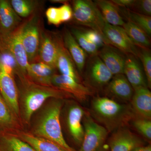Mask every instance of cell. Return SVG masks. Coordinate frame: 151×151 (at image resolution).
I'll return each instance as SVG.
<instances>
[{
  "label": "cell",
  "mask_w": 151,
  "mask_h": 151,
  "mask_svg": "<svg viewBox=\"0 0 151 151\" xmlns=\"http://www.w3.org/2000/svg\"><path fill=\"white\" fill-rule=\"evenodd\" d=\"M97 55L113 76L124 74L127 54L115 47L105 45Z\"/></svg>",
  "instance_id": "4fadbf2b"
},
{
  "label": "cell",
  "mask_w": 151,
  "mask_h": 151,
  "mask_svg": "<svg viewBox=\"0 0 151 151\" xmlns=\"http://www.w3.org/2000/svg\"><path fill=\"white\" fill-rule=\"evenodd\" d=\"M139 59L142 63L143 69L149 88L151 86V54L150 49L139 48Z\"/></svg>",
  "instance_id": "1f68e13d"
},
{
  "label": "cell",
  "mask_w": 151,
  "mask_h": 151,
  "mask_svg": "<svg viewBox=\"0 0 151 151\" xmlns=\"http://www.w3.org/2000/svg\"><path fill=\"white\" fill-rule=\"evenodd\" d=\"M21 38L29 63L34 61L38 53L40 43L37 19L32 18L21 25Z\"/></svg>",
  "instance_id": "ba28073f"
},
{
  "label": "cell",
  "mask_w": 151,
  "mask_h": 151,
  "mask_svg": "<svg viewBox=\"0 0 151 151\" xmlns=\"http://www.w3.org/2000/svg\"><path fill=\"white\" fill-rule=\"evenodd\" d=\"M46 16L48 22L50 24L58 26L62 23L59 7L49 8L46 12Z\"/></svg>",
  "instance_id": "d590c367"
},
{
  "label": "cell",
  "mask_w": 151,
  "mask_h": 151,
  "mask_svg": "<svg viewBox=\"0 0 151 151\" xmlns=\"http://www.w3.org/2000/svg\"><path fill=\"white\" fill-rule=\"evenodd\" d=\"M14 134L37 151H69L53 141L37 137L29 132L22 130Z\"/></svg>",
  "instance_id": "ffe728a7"
},
{
  "label": "cell",
  "mask_w": 151,
  "mask_h": 151,
  "mask_svg": "<svg viewBox=\"0 0 151 151\" xmlns=\"http://www.w3.org/2000/svg\"><path fill=\"white\" fill-rule=\"evenodd\" d=\"M61 22L69 21L73 16V10L69 5L66 3L59 7Z\"/></svg>",
  "instance_id": "8d00e7d4"
},
{
  "label": "cell",
  "mask_w": 151,
  "mask_h": 151,
  "mask_svg": "<svg viewBox=\"0 0 151 151\" xmlns=\"http://www.w3.org/2000/svg\"><path fill=\"white\" fill-rule=\"evenodd\" d=\"M103 34L108 45L115 47L126 54H131L139 58V48L136 46L122 27L106 23Z\"/></svg>",
  "instance_id": "8992f818"
},
{
  "label": "cell",
  "mask_w": 151,
  "mask_h": 151,
  "mask_svg": "<svg viewBox=\"0 0 151 151\" xmlns=\"http://www.w3.org/2000/svg\"><path fill=\"white\" fill-rule=\"evenodd\" d=\"M71 33L79 46L86 54L89 55L90 56L98 54L100 49L86 37L83 29L74 28L71 29Z\"/></svg>",
  "instance_id": "f546056e"
},
{
  "label": "cell",
  "mask_w": 151,
  "mask_h": 151,
  "mask_svg": "<svg viewBox=\"0 0 151 151\" xmlns=\"http://www.w3.org/2000/svg\"><path fill=\"white\" fill-rule=\"evenodd\" d=\"M85 112L78 104L73 103L68 110L66 122L68 131L73 142L80 147L84 136L82 121Z\"/></svg>",
  "instance_id": "5bb4252c"
},
{
  "label": "cell",
  "mask_w": 151,
  "mask_h": 151,
  "mask_svg": "<svg viewBox=\"0 0 151 151\" xmlns=\"http://www.w3.org/2000/svg\"><path fill=\"white\" fill-rule=\"evenodd\" d=\"M23 130V124L0 93V131L14 133Z\"/></svg>",
  "instance_id": "7402d4cb"
},
{
  "label": "cell",
  "mask_w": 151,
  "mask_h": 151,
  "mask_svg": "<svg viewBox=\"0 0 151 151\" xmlns=\"http://www.w3.org/2000/svg\"><path fill=\"white\" fill-rule=\"evenodd\" d=\"M50 99L34 124L30 133L37 137L53 141L69 151H77L66 142L62 131L60 115L64 100Z\"/></svg>",
  "instance_id": "7a4b0ae2"
},
{
  "label": "cell",
  "mask_w": 151,
  "mask_h": 151,
  "mask_svg": "<svg viewBox=\"0 0 151 151\" xmlns=\"http://www.w3.org/2000/svg\"><path fill=\"white\" fill-rule=\"evenodd\" d=\"M55 40L58 49L56 68L58 69L61 75L69 76L80 83L81 78L78 70L70 54L64 46L63 40L59 37H55Z\"/></svg>",
  "instance_id": "9a60e30c"
},
{
  "label": "cell",
  "mask_w": 151,
  "mask_h": 151,
  "mask_svg": "<svg viewBox=\"0 0 151 151\" xmlns=\"http://www.w3.org/2000/svg\"><path fill=\"white\" fill-rule=\"evenodd\" d=\"M0 151H37L11 132L0 131Z\"/></svg>",
  "instance_id": "484cf974"
},
{
  "label": "cell",
  "mask_w": 151,
  "mask_h": 151,
  "mask_svg": "<svg viewBox=\"0 0 151 151\" xmlns=\"http://www.w3.org/2000/svg\"><path fill=\"white\" fill-rule=\"evenodd\" d=\"M21 32V25L10 34L1 37V41L13 55L22 73L27 76L29 63L22 42Z\"/></svg>",
  "instance_id": "30bf717a"
},
{
  "label": "cell",
  "mask_w": 151,
  "mask_h": 151,
  "mask_svg": "<svg viewBox=\"0 0 151 151\" xmlns=\"http://www.w3.org/2000/svg\"><path fill=\"white\" fill-rule=\"evenodd\" d=\"M132 151H151V146L150 145H145L136 148Z\"/></svg>",
  "instance_id": "f35d334b"
},
{
  "label": "cell",
  "mask_w": 151,
  "mask_h": 151,
  "mask_svg": "<svg viewBox=\"0 0 151 151\" xmlns=\"http://www.w3.org/2000/svg\"><path fill=\"white\" fill-rule=\"evenodd\" d=\"M56 69L42 62L32 63L28 68L27 76L36 84L52 86V79L56 73Z\"/></svg>",
  "instance_id": "d6986e66"
},
{
  "label": "cell",
  "mask_w": 151,
  "mask_h": 151,
  "mask_svg": "<svg viewBox=\"0 0 151 151\" xmlns=\"http://www.w3.org/2000/svg\"><path fill=\"white\" fill-rule=\"evenodd\" d=\"M84 34L92 43L96 45L100 49L106 43L105 39L99 33L92 29H84Z\"/></svg>",
  "instance_id": "e575fe53"
},
{
  "label": "cell",
  "mask_w": 151,
  "mask_h": 151,
  "mask_svg": "<svg viewBox=\"0 0 151 151\" xmlns=\"http://www.w3.org/2000/svg\"><path fill=\"white\" fill-rule=\"evenodd\" d=\"M133 125L140 134L149 141H151V120L137 117L133 120Z\"/></svg>",
  "instance_id": "d6a6232c"
},
{
  "label": "cell",
  "mask_w": 151,
  "mask_h": 151,
  "mask_svg": "<svg viewBox=\"0 0 151 151\" xmlns=\"http://www.w3.org/2000/svg\"><path fill=\"white\" fill-rule=\"evenodd\" d=\"M1 31H0V40H1Z\"/></svg>",
  "instance_id": "60d3db41"
},
{
  "label": "cell",
  "mask_w": 151,
  "mask_h": 151,
  "mask_svg": "<svg viewBox=\"0 0 151 151\" xmlns=\"http://www.w3.org/2000/svg\"><path fill=\"white\" fill-rule=\"evenodd\" d=\"M20 17L17 14L10 2L0 0V31L1 37L10 34L19 27Z\"/></svg>",
  "instance_id": "ac0fdd59"
},
{
  "label": "cell",
  "mask_w": 151,
  "mask_h": 151,
  "mask_svg": "<svg viewBox=\"0 0 151 151\" xmlns=\"http://www.w3.org/2000/svg\"><path fill=\"white\" fill-rule=\"evenodd\" d=\"M98 151H109L108 145H104Z\"/></svg>",
  "instance_id": "ab89813d"
},
{
  "label": "cell",
  "mask_w": 151,
  "mask_h": 151,
  "mask_svg": "<svg viewBox=\"0 0 151 151\" xmlns=\"http://www.w3.org/2000/svg\"><path fill=\"white\" fill-rule=\"evenodd\" d=\"M131 101L132 111L137 117L151 120V92L147 86L135 89Z\"/></svg>",
  "instance_id": "e0dca14e"
},
{
  "label": "cell",
  "mask_w": 151,
  "mask_h": 151,
  "mask_svg": "<svg viewBox=\"0 0 151 151\" xmlns=\"http://www.w3.org/2000/svg\"><path fill=\"white\" fill-rule=\"evenodd\" d=\"M0 93L14 114L21 121L18 88L14 77L0 68Z\"/></svg>",
  "instance_id": "9c48e42d"
},
{
  "label": "cell",
  "mask_w": 151,
  "mask_h": 151,
  "mask_svg": "<svg viewBox=\"0 0 151 151\" xmlns=\"http://www.w3.org/2000/svg\"><path fill=\"white\" fill-rule=\"evenodd\" d=\"M73 6V17L75 21L99 33L107 44L103 34L107 22L95 3L90 0H75Z\"/></svg>",
  "instance_id": "277c9868"
},
{
  "label": "cell",
  "mask_w": 151,
  "mask_h": 151,
  "mask_svg": "<svg viewBox=\"0 0 151 151\" xmlns=\"http://www.w3.org/2000/svg\"><path fill=\"white\" fill-rule=\"evenodd\" d=\"M124 74L134 90L142 86H147L142 66L137 57L127 54Z\"/></svg>",
  "instance_id": "2e32d148"
},
{
  "label": "cell",
  "mask_w": 151,
  "mask_h": 151,
  "mask_svg": "<svg viewBox=\"0 0 151 151\" xmlns=\"http://www.w3.org/2000/svg\"><path fill=\"white\" fill-rule=\"evenodd\" d=\"M84 68L87 81L96 88H101L108 84L113 76L97 55L90 56Z\"/></svg>",
  "instance_id": "52a82bcc"
},
{
  "label": "cell",
  "mask_w": 151,
  "mask_h": 151,
  "mask_svg": "<svg viewBox=\"0 0 151 151\" xmlns=\"http://www.w3.org/2000/svg\"><path fill=\"white\" fill-rule=\"evenodd\" d=\"M92 111L95 118L108 131L123 125L133 116L132 108L106 97L94 98L92 103Z\"/></svg>",
  "instance_id": "3957f363"
},
{
  "label": "cell",
  "mask_w": 151,
  "mask_h": 151,
  "mask_svg": "<svg viewBox=\"0 0 151 151\" xmlns=\"http://www.w3.org/2000/svg\"><path fill=\"white\" fill-rule=\"evenodd\" d=\"M122 15L126 17L129 21L132 22L140 28L150 37L151 35V17L134 12L128 9L119 7Z\"/></svg>",
  "instance_id": "f1b7e54d"
},
{
  "label": "cell",
  "mask_w": 151,
  "mask_h": 151,
  "mask_svg": "<svg viewBox=\"0 0 151 151\" xmlns=\"http://www.w3.org/2000/svg\"><path fill=\"white\" fill-rule=\"evenodd\" d=\"M145 143L128 129L121 128L112 135L108 145L109 151H132Z\"/></svg>",
  "instance_id": "8fae6325"
},
{
  "label": "cell",
  "mask_w": 151,
  "mask_h": 151,
  "mask_svg": "<svg viewBox=\"0 0 151 151\" xmlns=\"http://www.w3.org/2000/svg\"><path fill=\"white\" fill-rule=\"evenodd\" d=\"M94 2L107 23L115 26H123L126 22L118 7L111 1L97 0Z\"/></svg>",
  "instance_id": "d4e9b609"
},
{
  "label": "cell",
  "mask_w": 151,
  "mask_h": 151,
  "mask_svg": "<svg viewBox=\"0 0 151 151\" xmlns=\"http://www.w3.org/2000/svg\"><path fill=\"white\" fill-rule=\"evenodd\" d=\"M0 68L14 77L23 74L20 69L13 55L0 40Z\"/></svg>",
  "instance_id": "4316f807"
},
{
  "label": "cell",
  "mask_w": 151,
  "mask_h": 151,
  "mask_svg": "<svg viewBox=\"0 0 151 151\" xmlns=\"http://www.w3.org/2000/svg\"><path fill=\"white\" fill-rule=\"evenodd\" d=\"M20 81L19 103L22 124L29 125L32 117L48 99L68 100L73 96L54 86L40 85L30 80L27 76H18Z\"/></svg>",
  "instance_id": "6da1fadb"
},
{
  "label": "cell",
  "mask_w": 151,
  "mask_h": 151,
  "mask_svg": "<svg viewBox=\"0 0 151 151\" xmlns=\"http://www.w3.org/2000/svg\"><path fill=\"white\" fill-rule=\"evenodd\" d=\"M52 86L71 94L81 101L86 100L92 94L89 87L77 82L69 76L55 73L52 79Z\"/></svg>",
  "instance_id": "7c38bea8"
},
{
  "label": "cell",
  "mask_w": 151,
  "mask_h": 151,
  "mask_svg": "<svg viewBox=\"0 0 151 151\" xmlns=\"http://www.w3.org/2000/svg\"><path fill=\"white\" fill-rule=\"evenodd\" d=\"M57 52L55 37L52 39L45 34L42 35L38 53L40 62L56 68Z\"/></svg>",
  "instance_id": "cb8c5ba5"
},
{
  "label": "cell",
  "mask_w": 151,
  "mask_h": 151,
  "mask_svg": "<svg viewBox=\"0 0 151 151\" xmlns=\"http://www.w3.org/2000/svg\"><path fill=\"white\" fill-rule=\"evenodd\" d=\"M108 91L120 100L131 101L134 89L124 74L114 75L108 84Z\"/></svg>",
  "instance_id": "44dd1931"
},
{
  "label": "cell",
  "mask_w": 151,
  "mask_h": 151,
  "mask_svg": "<svg viewBox=\"0 0 151 151\" xmlns=\"http://www.w3.org/2000/svg\"><path fill=\"white\" fill-rule=\"evenodd\" d=\"M83 123L84 137L78 151H98L104 145L108 130L88 115H84Z\"/></svg>",
  "instance_id": "5b68a950"
},
{
  "label": "cell",
  "mask_w": 151,
  "mask_h": 151,
  "mask_svg": "<svg viewBox=\"0 0 151 151\" xmlns=\"http://www.w3.org/2000/svg\"><path fill=\"white\" fill-rule=\"evenodd\" d=\"M122 27L136 46L141 48H150V37L142 29L129 21Z\"/></svg>",
  "instance_id": "83f0119b"
},
{
  "label": "cell",
  "mask_w": 151,
  "mask_h": 151,
  "mask_svg": "<svg viewBox=\"0 0 151 151\" xmlns=\"http://www.w3.org/2000/svg\"><path fill=\"white\" fill-rule=\"evenodd\" d=\"M130 10L134 12L151 17V0H135Z\"/></svg>",
  "instance_id": "836d02e7"
},
{
  "label": "cell",
  "mask_w": 151,
  "mask_h": 151,
  "mask_svg": "<svg viewBox=\"0 0 151 151\" xmlns=\"http://www.w3.org/2000/svg\"><path fill=\"white\" fill-rule=\"evenodd\" d=\"M134 1L135 0H113L111 2L119 7L130 9Z\"/></svg>",
  "instance_id": "74e56055"
},
{
  "label": "cell",
  "mask_w": 151,
  "mask_h": 151,
  "mask_svg": "<svg viewBox=\"0 0 151 151\" xmlns=\"http://www.w3.org/2000/svg\"><path fill=\"white\" fill-rule=\"evenodd\" d=\"M11 5L19 17H27L32 13L36 7L34 1L27 0H12Z\"/></svg>",
  "instance_id": "4dcf8cb0"
},
{
  "label": "cell",
  "mask_w": 151,
  "mask_h": 151,
  "mask_svg": "<svg viewBox=\"0 0 151 151\" xmlns=\"http://www.w3.org/2000/svg\"><path fill=\"white\" fill-rule=\"evenodd\" d=\"M63 40L78 71L82 73L87 61V54L79 46L71 32L68 30H66L64 32Z\"/></svg>",
  "instance_id": "603a6c76"
}]
</instances>
